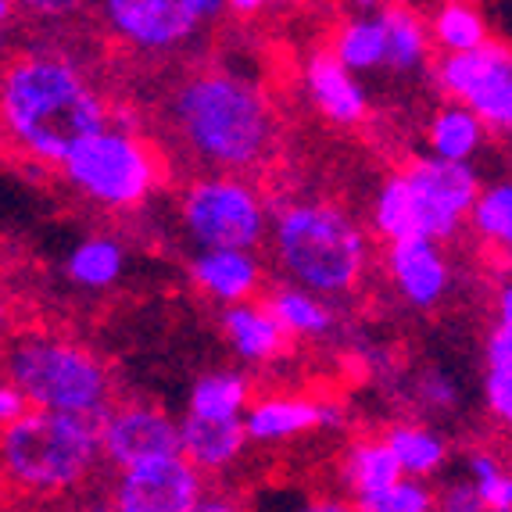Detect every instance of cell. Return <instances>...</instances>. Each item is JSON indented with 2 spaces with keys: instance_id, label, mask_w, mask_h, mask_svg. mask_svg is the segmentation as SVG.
<instances>
[{
  "instance_id": "1",
  "label": "cell",
  "mask_w": 512,
  "mask_h": 512,
  "mask_svg": "<svg viewBox=\"0 0 512 512\" xmlns=\"http://www.w3.org/2000/svg\"><path fill=\"white\" fill-rule=\"evenodd\" d=\"M108 122L104 94L69 54L26 47L0 65V144L29 169H58Z\"/></svg>"
},
{
  "instance_id": "2",
  "label": "cell",
  "mask_w": 512,
  "mask_h": 512,
  "mask_svg": "<svg viewBox=\"0 0 512 512\" xmlns=\"http://www.w3.org/2000/svg\"><path fill=\"white\" fill-rule=\"evenodd\" d=\"M172 140L190 162L219 176L265 169L280 147V115L262 83L226 65L197 69L165 104Z\"/></svg>"
},
{
  "instance_id": "3",
  "label": "cell",
  "mask_w": 512,
  "mask_h": 512,
  "mask_svg": "<svg viewBox=\"0 0 512 512\" xmlns=\"http://www.w3.org/2000/svg\"><path fill=\"white\" fill-rule=\"evenodd\" d=\"M265 240L283 283L326 301L359 291L373 262L366 226L344 205L323 197L280 205L269 219Z\"/></svg>"
},
{
  "instance_id": "4",
  "label": "cell",
  "mask_w": 512,
  "mask_h": 512,
  "mask_svg": "<svg viewBox=\"0 0 512 512\" xmlns=\"http://www.w3.org/2000/svg\"><path fill=\"white\" fill-rule=\"evenodd\" d=\"M0 376L40 412L101 419L115 405L111 366L69 333L26 330L11 337L0 355Z\"/></svg>"
},
{
  "instance_id": "5",
  "label": "cell",
  "mask_w": 512,
  "mask_h": 512,
  "mask_svg": "<svg viewBox=\"0 0 512 512\" xmlns=\"http://www.w3.org/2000/svg\"><path fill=\"white\" fill-rule=\"evenodd\" d=\"M97 466V419L29 409L0 430V480L26 498L76 495Z\"/></svg>"
},
{
  "instance_id": "6",
  "label": "cell",
  "mask_w": 512,
  "mask_h": 512,
  "mask_svg": "<svg viewBox=\"0 0 512 512\" xmlns=\"http://www.w3.org/2000/svg\"><path fill=\"white\" fill-rule=\"evenodd\" d=\"M61 180L76 197L104 212L144 208L165 180V162L158 147L126 122H115L79 140L69 158L58 165Z\"/></svg>"
},
{
  "instance_id": "7",
  "label": "cell",
  "mask_w": 512,
  "mask_h": 512,
  "mask_svg": "<svg viewBox=\"0 0 512 512\" xmlns=\"http://www.w3.org/2000/svg\"><path fill=\"white\" fill-rule=\"evenodd\" d=\"M273 208L248 176L201 172L180 190V226L197 251H258Z\"/></svg>"
},
{
  "instance_id": "8",
  "label": "cell",
  "mask_w": 512,
  "mask_h": 512,
  "mask_svg": "<svg viewBox=\"0 0 512 512\" xmlns=\"http://www.w3.org/2000/svg\"><path fill=\"white\" fill-rule=\"evenodd\" d=\"M434 83L448 104L466 108L487 133L512 129V54L502 40L466 54H441L434 61Z\"/></svg>"
},
{
  "instance_id": "9",
  "label": "cell",
  "mask_w": 512,
  "mask_h": 512,
  "mask_svg": "<svg viewBox=\"0 0 512 512\" xmlns=\"http://www.w3.org/2000/svg\"><path fill=\"white\" fill-rule=\"evenodd\" d=\"M226 15V0H108L101 22L122 47L169 54L194 40L208 22Z\"/></svg>"
},
{
  "instance_id": "10",
  "label": "cell",
  "mask_w": 512,
  "mask_h": 512,
  "mask_svg": "<svg viewBox=\"0 0 512 512\" xmlns=\"http://www.w3.org/2000/svg\"><path fill=\"white\" fill-rule=\"evenodd\" d=\"M402 176L412 194L416 237L437 240V244L459 237V230L466 226V215H470L473 201L480 194L477 165H452L419 154L405 165Z\"/></svg>"
},
{
  "instance_id": "11",
  "label": "cell",
  "mask_w": 512,
  "mask_h": 512,
  "mask_svg": "<svg viewBox=\"0 0 512 512\" xmlns=\"http://www.w3.org/2000/svg\"><path fill=\"white\" fill-rule=\"evenodd\" d=\"M97 448L111 470L180 455V419L154 402H115L97 419Z\"/></svg>"
},
{
  "instance_id": "12",
  "label": "cell",
  "mask_w": 512,
  "mask_h": 512,
  "mask_svg": "<svg viewBox=\"0 0 512 512\" xmlns=\"http://www.w3.org/2000/svg\"><path fill=\"white\" fill-rule=\"evenodd\" d=\"M205 487L201 473L190 470L180 455H172L115 473L104 495L115 512H194Z\"/></svg>"
},
{
  "instance_id": "13",
  "label": "cell",
  "mask_w": 512,
  "mask_h": 512,
  "mask_svg": "<svg viewBox=\"0 0 512 512\" xmlns=\"http://www.w3.org/2000/svg\"><path fill=\"white\" fill-rule=\"evenodd\" d=\"M240 423H244L248 444L276 448V444L312 437L319 430H341L344 409L326 398H312V394H258L251 398Z\"/></svg>"
},
{
  "instance_id": "14",
  "label": "cell",
  "mask_w": 512,
  "mask_h": 512,
  "mask_svg": "<svg viewBox=\"0 0 512 512\" xmlns=\"http://www.w3.org/2000/svg\"><path fill=\"white\" fill-rule=\"evenodd\" d=\"M387 280L394 294L416 312H434L455 287V269L444 255V244L427 237H405L387 244Z\"/></svg>"
},
{
  "instance_id": "15",
  "label": "cell",
  "mask_w": 512,
  "mask_h": 512,
  "mask_svg": "<svg viewBox=\"0 0 512 512\" xmlns=\"http://www.w3.org/2000/svg\"><path fill=\"white\" fill-rule=\"evenodd\" d=\"M301 86H305L312 108L333 126H362L369 119V94L359 76H351L344 65H337L326 47H316L301 65Z\"/></svg>"
},
{
  "instance_id": "16",
  "label": "cell",
  "mask_w": 512,
  "mask_h": 512,
  "mask_svg": "<svg viewBox=\"0 0 512 512\" xmlns=\"http://www.w3.org/2000/svg\"><path fill=\"white\" fill-rule=\"evenodd\" d=\"M190 283L222 308L244 305L265 287V265L255 251H194Z\"/></svg>"
},
{
  "instance_id": "17",
  "label": "cell",
  "mask_w": 512,
  "mask_h": 512,
  "mask_svg": "<svg viewBox=\"0 0 512 512\" xmlns=\"http://www.w3.org/2000/svg\"><path fill=\"white\" fill-rule=\"evenodd\" d=\"M219 333L226 348L244 366H273V362H280L291 351L287 333L276 326V319L269 316V308L262 301H244V305L222 308Z\"/></svg>"
},
{
  "instance_id": "18",
  "label": "cell",
  "mask_w": 512,
  "mask_h": 512,
  "mask_svg": "<svg viewBox=\"0 0 512 512\" xmlns=\"http://www.w3.org/2000/svg\"><path fill=\"white\" fill-rule=\"evenodd\" d=\"M248 452V434L240 419H180V459L201 477L233 470Z\"/></svg>"
},
{
  "instance_id": "19",
  "label": "cell",
  "mask_w": 512,
  "mask_h": 512,
  "mask_svg": "<svg viewBox=\"0 0 512 512\" xmlns=\"http://www.w3.org/2000/svg\"><path fill=\"white\" fill-rule=\"evenodd\" d=\"M129 269V251L119 237L111 233H90L65 255V280L79 291L101 294L119 287Z\"/></svg>"
},
{
  "instance_id": "20",
  "label": "cell",
  "mask_w": 512,
  "mask_h": 512,
  "mask_svg": "<svg viewBox=\"0 0 512 512\" xmlns=\"http://www.w3.org/2000/svg\"><path fill=\"white\" fill-rule=\"evenodd\" d=\"M269 308V316L276 319L287 341H326L333 330H337V308L326 298L312 291H301L291 283H276L269 298L262 301Z\"/></svg>"
},
{
  "instance_id": "21",
  "label": "cell",
  "mask_w": 512,
  "mask_h": 512,
  "mask_svg": "<svg viewBox=\"0 0 512 512\" xmlns=\"http://www.w3.org/2000/svg\"><path fill=\"white\" fill-rule=\"evenodd\" d=\"M337 480L344 487V498L359 502V498L391 487L394 480H402V473H398V462H394L384 437L366 434L344 444L341 462H337Z\"/></svg>"
},
{
  "instance_id": "22",
  "label": "cell",
  "mask_w": 512,
  "mask_h": 512,
  "mask_svg": "<svg viewBox=\"0 0 512 512\" xmlns=\"http://www.w3.org/2000/svg\"><path fill=\"white\" fill-rule=\"evenodd\" d=\"M391 448L394 462H398V473L405 480H419V484H427V480L441 477L448 459H452V444L448 437L441 434L437 427H427V423H394L391 430L380 434Z\"/></svg>"
},
{
  "instance_id": "23",
  "label": "cell",
  "mask_w": 512,
  "mask_h": 512,
  "mask_svg": "<svg viewBox=\"0 0 512 512\" xmlns=\"http://www.w3.org/2000/svg\"><path fill=\"white\" fill-rule=\"evenodd\" d=\"M326 51L337 58V65L351 72V76H362V72L384 69V18L380 8L369 11H351L337 22L330 36V47Z\"/></svg>"
},
{
  "instance_id": "24",
  "label": "cell",
  "mask_w": 512,
  "mask_h": 512,
  "mask_svg": "<svg viewBox=\"0 0 512 512\" xmlns=\"http://www.w3.org/2000/svg\"><path fill=\"white\" fill-rule=\"evenodd\" d=\"M487 133L470 111L459 104H441L427 122V158L452 165H473L487 147Z\"/></svg>"
},
{
  "instance_id": "25",
  "label": "cell",
  "mask_w": 512,
  "mask_h": 512,
  "mask_svg": "<svg viewBox=\"0 0 512 512\" xmlns=\"http://www.w3.org/2000/svg\"><path fill=\"white\" fill-rule=\"evenodd\" d=\"M427 33L430 47H437L441 54H466L495 40L487 11L477 8V4H466V0L437 4L427 15Z\"/></svg>"
},
{
  "instance_id": "26",
  "label": "cell",
  "mask_w": 512,
  "mask_h": 512,
  "mask_svg": "<svg viewBox=\"0 0 512 512\" xmlns=\"http://www.w3.org/2000/svg\"><path fill=\"white\" fill-rule=\"evenodd\" d=\"M384 18V69L394 72H416L430 61V33H427V15L409 4H391L380 8Z\"/></svg>"
},
{
  "instance_id": "27",
  "label": "cell",
  "mask_w": 512,
  "mask_h": 512,
  "mask_svg": "<svg viewBox=\"0 0 512 512\" xmlns=\"http://www.w3.org/2000/svg\"><path fill=\"white\" fill-rule=\"evenodd\" d=\"M255 387L240 369H212L197 376L187 394V416L194 419H244Z\"/></svg>"
},
{
  "instance_id": "28",
  "label": "cell",
  "mask_w": 512,
  "mask_h": 512,
  "mask_svg": "<svg viewBox=\"0 0 512 512\" xmlns=\"http://www.w3.org/2000/svg\"><path fill=\"white\" fill-rule=\"evenodd\" d=\"M369 230L384 244L394 240L416 237V215H412V194L402 172L384 176V183L376 187L373 201H369Z\"/></svg>"
},
{
  "instance_id": "29",
  "label": "cell",
  "mask_w": 512,
  "mask_h": 512,
  "mask_svg": "<svg viewBox=\"0 0 512 512\" xmlns=\"http://www.w3.org/2000/svg\"><path fill=\"white\" fill-rule=\"evenodd\" d=\"M466 226L473 237L491 251H509L512 248V187L505 180L498 183H480V194L473 201Z\"/></svg>"
},
{
  "instance_id": "30",
  "label": "cell",
  "mask_w": 512,
  "mask_h": 512,
  "mask_svg": "<svg viewBox=\"0 0 512 512\" xmlns=\"http://www.w3.org/2000/svg\"><path fill=\"white\" fill-rule=\"evenodd\" d=\"M466 484L480 495L487 512H512V477L491 448H470L466 455Z\"/></svg>"
},
{
  "instance_id": "31",
  "label": "cell",
  "mask_w": 512,
  "mask_h": 512,
  "mask_svg": "<svg viewBox=\"0 0 512 512\" xmlns=\"http://www.w3.org/2000/svg\"><path fill=\"white\" fill-rule=\"evenodd\" d=\"M409 394L427 416H452L462 405V384L455 380V373H448L444 366L419 369Z\"/></svg>"
},
{
  "instance_id": "32",
  "label": "cell",
  "mask_w": 512,
  "mask_h": 512,
  "mask_svg": "<svg viewBox=\"0 0 512 512\" xmlns=\"http://www.w3.org/2000/svg\"><path fill=\"white\" fill-rule=\"evenodd\" d=\"M355 512H434V487L402 477L376 495L359 498Z\"/></svg>"
},
{
  "instance_id": "33",
  "label": "cell",
  "mask_w": 512,
  "mask_h": 512,
  "mask_svg": "<svg viewBox=\"0 0 512 512\" xmlns=\"http://www.w3.org/2000/svg\"><path fill=\"white\" fill-rule=\"evenodd\" d=\"M480 394H484V409L491 412L498 423H509L512 419V369H484Z\"/></svg>"
},
{
  "instance_id": "34",
  "label": "cell",
  "mask_w": 512,
  "mask_h": 512,
  "mask_svg": "<svg viewBox=\"0 0 512 512\" xmlns=\"http://www.w3.org/2000/svg\"><path fill=\"white\" fill-rule=\"evenodd\" d=\"M434 512H487V505L466 480H448L434 491Z\"/></svg>"
},
{
  "instance_id": "35",
  "label": "cell",
  "mask_w": 512,
  "mask_h": 512,
  "mask_svg": "<svg viewBox=\"0 0 512 512\" xmlns=\"http://www.w3.org/2000/svg\"><path fill=\"white\" fill-rule=\"evenodd\" d=\"M26 412H29L26 398L18 394V387L11 384L8 376H0V430H8L11 423H18Z\"/></svg>"
},
{
  "instance_id": "36",
  "label": "cell",
  "mask_w": 512,
  "mask_h": 512,
  "mask_svg": "<svg viewBox=\"0 0 512 512\" xmlns=\"http://www.w3.org/2000/svg\"><path fill=\"white\" fill-rule=\"evenodd\" d=\"M194 512H251V509L240 502L233 491H222V487H205V495H201V502L194 505Z\"/></svg>"
},
{
  "instance_id": "37",
  "label": "cell",
  "mask_w": 512,
  "mask_h": 512,
  "mask_svg": "<svg viewBox=\"0 0 512 512\" xmlns=\"http://www.w3.org/2000/svg\"><path fill=\"white\" fill-rule=\"evenodd\" d=\"M298 512H355V502L344 495H316L298 505Z\"/></svg>"
},
{
  "instance_id": "38",
  "label": "cell",
  "mask_w": 512,
  "mask_h": 512,
  "mask_svg": "<svg viewBox=\"0 0 512 512\" xmlns=\"http://www.w3.org/2000/svg\"><path fill=\"white\" fill-rule=\"evenodd\" d=\"M262 0H226V15H262Z\"/></svg>"
},
{
  "instance_id": "39",
  "label": "cell",
  "mask_w": 512,
  "mask_h": 512,
  "mask_svg": "<svg viewBox=\"0 0 512 512\" xmlns=\"http://www.w3.org/2000/svg\"><path fill=\"white\" fill-rule=\"evenodd\" d=\"M8 330H11V305L4 298V291H0V341L8 337Z\"/></svg>"
},
{
  "instance_id": "40",
  "label": "cell",
  "mask_w": 512,
  "mask_h": 512,
  "mask_svg": "<svg viewBox=\"0 0 512 512\" xmlns=\"http://www.w3.org/2000/svg\"><path fill=\"white\" fill-rule=\"evenodd\" d=\"M83 512H115V509H111L108 495H94V498H86Z\"/></svg>"
},
{
  "instance_id": "41",
  "label": "cell",
  "mask_w": 512,
  "mask_h": 512,
  "mask_svg": "<svg viewBox=\"0 0 512 512\" xmlns=\"http://www.w3.org/2000/svg\"><path fill=\"white\" fill-rule=\"evenodd\" d=\"M15 11H18V4H11V0H0V29L8 26L11 18H15Z\"/></svg>"
},
{
  "instance_id": "42",
  "label": "cell",
  "mask_w": 512,
  "mask_h": 512,
  "mask_svg": "<svg viewBox=\"0 0 512 512\" xmlns=\"http://www.w3.org/2000/svg\"><path fill=\"white\" fill-rule=\"evenodd\" d=\"M0 54H4V29H0Z\"/></svg>"
}]
</instances>
